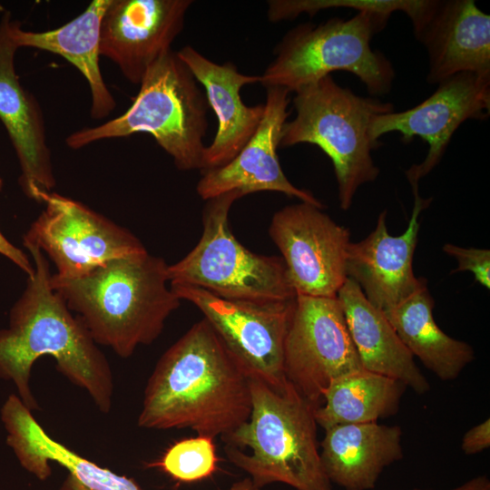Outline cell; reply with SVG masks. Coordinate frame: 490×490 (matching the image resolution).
Masks as SVG:
<instances>
[{
  "label": "cell",
  "mask_w": 490,
  "mask_h": 490,
  "mask_svg": "<svg viewBox=\"0 0 490 490\" xmlns=\"http://www.w3.org/2000/svg\"><path fill=\"white\" fill-rule=\"evenodd\" d=\"M194 305L250 377L273 387L287 383L284 347L295 299L276 302L229 300L201 288L170 285Z\"/></svg>",
  "instance_id": "obj_10"
},
{
  "label": "cell",
  "mask_w": 490,
  "mask_h": 490,
  "mask_svg": "<svg viewBox=\"0 0 490 490\" xmlns=\"http://www.w3.org/2000/svg\"><path fill=\"white\" fill-rule=\"evenodd\" d=\"M176 54L204 87L209 107L218 120L215 137L203 153L201 172L221 167L240 152L262 120L265 105L248 106L240 96L241 87L260 83V76L240 74L231 62L216 64L190 45Z\"/></svg>",
  "instance_id": "obj_19"
},
{
  "label": "cell",
  "mask_w": 490,
  "mask_h": 490,
  "mask_svg": "<svg viewBox=\"0 0 490 490\" xmlns=\"http://www.w3.org/2000/svg\"><path fill=\"white\" fill-rule=\"evenodd\" d=\"M44 204L24 236L56 267L54 275L70 279L88 274L106 262L146 250L131 231L84 204L56 192H44Z\"/></svg>",
  "instance_id": "obj_9"
},
{
  "label": "cell",
  "mask_w": 490,
  "mask_h": 490,
  "mask_svg": "<svg viewBox=\"0 0 490 490\" xmlns=\"http://www.w3.org/2000/svg\"><path fill=\"white\" fill-rule=\"evenodd\" d=\"M214 439L196 436L172 445L156 464L172 478L195 482L211 476L217 470Z\"/></svg>",
  "instance_id": "obj_26"
},
{
  "label": "cell",
  "mask_w": 490,
  "mask_h": 490,
  "mask_svg": "<svg viewBox=\"0 0 490 490\" xmlns=\"http://www.w3.org/2000/svg\"><path fill=\"white\" fill-rule=\"evenodd\" d=\"M266 90L264 115L255 133L227 164L201 172L197 193L207 201L232 191L242 196L277 191L322 208V203L310 191L289 181L279 162L277 149L289 116V92L282 87Z\"/></svg>",
  "instance_id": "obj_15"
},
{
  "label": "cell",
  "mask_w": 490,
  "mask_h": 490,
  "mask_svg": "<svg viewBox=\"0 0 490 490\" xmlns=\"http://www.w3.org/2000/svg\"><path fill=\"white\" fill-rule=\"evenodd\" d=\"M406 386L377 373L360 369L334 379L315 409L322 428L343 424L377 422L399 409Z\"/></svg>",
  "instance_id": "obj_24"
},
{
  "label": "cell",
  "mask_w": 490,
  "mask_h": 490,
  "mask_svg": "<svg viewBox=\"0 0 490 490\" xmlns=\"http://www.w3.org/2000/svg\"><path fill=\"white\" fill-rule=\"evenodd\" d=\"M413 193L412 214L401 235L388 233L387 211H383L374 230L348 247L347 277L353 279L368 300L382 312L394 309L427 282L415 276L413 258L420 226L418 216L429 201L419 196L418 189H413Z\"/></svg>",
  "instance_id": "obj_16"
},
{
  "label": "cell",
  "mask_w": 490,
  "mask_h": 490,
  "mask_svg": "<svg viewBox=\"0 0 490 490\" xmlns=\"http://www.w3.org/2000/svg\"><path fill=\"white\" fill-rule=\"evenodd\" d=\"M11 20L6 12L0 22V120L20 163L24 192L37 201L40 194L52 191L55 178L40 105L15 74L18 47L10 34Z\"/></svg>",
  "instance_id": "obj_17"
},
{
  "label": "cell",
  "mask_w": 490,
  "mask_h": 490,
  "mask_svg": "<svg viewBox=\"0 0 490 490\" xmlns=\"http://www.w3.org/2000/svg\"><path fill=\"white\" fill-rule=\"evenodd\" d=\"M250 410V376L202 318L157 361L137 422L142 428H189L214 439L246 422Z\"/></svg>",
  "instance_id": "obj_1"
},
{
  "label": "cell",
  "mask_w": 490,
  "mask_h": 490,
  "mask_svg": "<svg viewBox=\"0 0 490 490\" xmlns=\"http://www.w3.org/2000/svg\"><path fill=\"white\" fill-rule=\"evenodd\" d=\"M427 282L394 309L383 312L413 356L438 378L449 381L475 359L473 348L446 335L433 317Z\"/></svg>",
  "instance_id": "obj_23"
},
{
  "label": "cell",
  "mask_w": 490,
  "mask_h": 490,
  "mask_svg": "<svg viewBox=\"0 0 490 490\" xmlns=\"http://www.w3.org/2000/svg\"><path fill=\"white\" fill-rule=\"evenodd\" d=\"M111 0H93L77 17L50 31L30 32L11 20L10 34L17 47H34L64 57L85 77L91 91V116L103 119L115 108L99 65L100 27Z\"/></svg>",
  "instance_id": "obj_22"
},
{
  "label": "cell",
  "mask_w": 490,
  "mask_h": 490,
  "mask_svg": "<svg viewBox=\"0 0 490 490\" xmlns=\"http://www.w3.org/2000/svg\"><path fill=\"white\" fill-rule=\"evenodd\" d=\"M250 415L220 437L228 459L260 488L283 483L295 490H333L322 467L316 407L287 380L277 387L250 377Z\"/></svg>",
  "instance_id": "obj_4"
},
{
  "label": "cell",
  "mask_w": 490,
  "mask_h": 490,
  "mask_svg": "<svg viewBox=\"0 0 490 490\" xmlns=\"http://www.w3.org/2000/svg\"><path fill=\"white\" fill-rule=\"evenodd\" d=\"M301 201L274 213L269 233L297 295L337 297L347 279L349 230Z\"/></svg>",
  "instance_id": "obj_12"
},
{
  "label": "cell",
  "mask_w": 490,
  "mask_h": 490,
  "mask_svg": "<svg viewBox=\"0 0 490 490\" xmlns=\"http://www.w3.org/2000/svg\"><path fill=\"white\" fill-rule=\"evenodd\" d=\"M337 297L362 368L397 379L417 394L430 390V385L414 361L385 314L372 305L351 279Z\"/></svg>",
  "instance_id": "obj_21"
},
{
  "label": "cell",
  "mask_w": 490,
  "mask_h": 490,
  "mask_svg": "<svg viewBox=\"0 0 490 490\" xmlns=\"http://www.w3.org/2000/svg\"><path fill=\"white\" fill-rule=\"evenodd\" d=\"M168 264L147 250L112 260L70 279L50 284L83 322L97 345L121 358L152 344L181 305L168 279Z\"/></svg>",
  "instance_id": "obj_3"
},
{
  "label": "cell",
  "mask_w": 490,
  "mask_h": 490,
  "mask_svg": "<svg viewBox=\"0 0 490 490\" xmlns=\"http://www.w3.org/2000/svg\"><path fill=\"white\" fill-rule=\"evenodd\" d=\"M410 490H425L421 488H413ZM451 490H490V481L485 475H478L469 479L461 485Z\"/></svg>",
  "instance_id": "obj_30"
},
{
  "label": "cell",
  "mask_w": 490,
  "mask_h": 490,
  "mask_svg": "<svg viewBox=\"0 0 490 490\" xmlns=\"http://www.w3.org/2000/svg\"><path fill=\"white\" fill-rule=\"evenodd\" d=\"M241 197L232 191L206 201L201 239L185 257L168 265L169 284L198 287L229 300L295 299L282 258L254 253L232 233L229 213Z\"/></svg>",
  "instance_id": "obj_8"
},
{
  "label": "cell",
  "mask_w": 490,
  "mask_h": 490,
  "mask_svg": "<svg viewBox=\"0 0 490 490\" xmlns=\"http://www.w3.org/2000/svg\"><path fill=\"white\" fill-rule=\"evenodd\" d=\"M436 0H275L269 1L268 17L271 22L292 20L302 13L313 15L328 8H351L391 15L405 13L412 22L414 34L425 24Z\"/></svg>",
  "instance_id": "obj_25"
},
{
  "label": "cell",
  "mask_w": 490,
  "mask_h": 490,
  "mask_svg": "<svg viewBox=\"0 0 490 490\" xmlns=\"http://www.w3.org/2000/svg\"><path fill=\"white\" fill-rule=\"evenodd\" d=\"M437 85L433 94L413 108L376 114L370 121L369 132L375 141L397 132L404 143L416 136L427 142L429 149L424 161L406 172L412 189L418 188L419 181L439 163L463 122L485 120L490 113V77L462 73Z\"/></svg>",
  "instance_id": "obj_13"
},
{
  "label": "cell",
  "mask_w": 490,
  "mask_h": 490,
  "mask_svg": "<svg viewBox=\"0 0 490 490\" xmlns=\"http://www.w3.org/2000/svg\"><path fill=\"white\" fill-rule=\"evenodd\" d=\"M60 490H90L81 484L74 476L68 475L61 485Z\"/></svg>",
  "instance_id": "obj_31"
},
{
  "label": "cell",
  "mask_w": 490,
  "mask_h": 490,
  "mask_svg": "<svg viewBox=\"0 0 490 490\" xmlns=\"http://www.w3.org/2000/svg\"><path fill=\"white\" fill-rule=\"evenodd\" d=\"M390 15L362 11L344 19L331 17L315 24L290 29L274 50L275 57L260 75L265 88L282 87L289 93L335 71L356 75L373 96L390 92L396 76L392 63L371 40L387 25Z\"/></svg>",
  "instance_id": "obj_7"
},
{
  "label": "cell",
  "mask_w": 490,
  "mask_h": 490,
  "mask_svg": "<svg viewBox=\"0 0 490 490\" xmlns=\"http://www.w3.org/2000/svg\"><path fill=\"white\" fill-rule=\"evenodd\" d=\"M208 109L205 93L191 72L170 50L147 69L126 112L101 125L73 132L65 142L77 150L100 140L146 132L180 171H201Z\"/></svg>",
  "instance_id": "obj_5"
},
{
  "label": "cell",
  "mask_w": 490,
  "mask_h": 490,
  "mask_svg": "<svg viewBox=\"0 0 490 490\" xmlns=\"http://www.w3.org/2000/svg\"><path fill=\"white\" fill-rule=\"evenodd\" d=\"M402 429L377 422L325 429L320 460L328 480L345 490H371L384 469L403 458Z\"/></svg>",
  "instance_id": "obj_20"
},
{
  "label": "cell",
  "mask_w": 490,
  "mask_h": 490,
  "mask_svg": "<svg viewBox=\"0 0 490 490\" xmlns=\"http://www.w3.org/2000/svg\"><path fill=\"white\" fill-rule=\"evenodd\" d=\"M363 369L338 297L297 295L284 347V375L316 407L330 383Z\"/></svg>",
  "instance_id": "obj_11"
},
{
  "label": "cell",
  "mask_w": 490,
  "mask_h": 490,
  "mask_svg": "<svg viewBox=\"0 0 490 490\" xmlns=\"http://www.w3.org/2000/svg\"><path fill=\"white\" fill-rule=\"evenodd\" d=\"M490 446V419L471 427L463 436L461 449L466 455L480 453Z\"/></svg>",
  "instance_id": "obj_28"
},
{
  "label": "cell",
  "mask_w": 490,
  "mask_h": 490,
  "mask_svg": "<svg viewBox=\"0 0 490 490\" xmlns=\"http://www.w3.org/2000/svg\"><path fill=\"white\" fill-rule=\"evenodd\" d=\"M296 116L286 122L280 147L310 143L331 160L342 210H348L358 189L375 181L379 169L372 152L380 144L369 132L371 118L394 111L390 103L362 97L327 75L295 92Z\"/></svg>",
  "instance_id": "obj_6"
},
{
  "label": "cell",
  "mask_w": 490,
  "mask_h": 490,
  "mask_svg": "<svg viewBox=\"0 0 490 490\" xmlns=\"http://www.w3.org/2000/svg\"><path fill=\"white\" fill-rule=\"evenodd\" d=\"M443 250L457 261V267L451 273L470 271L475 279L486 289L490 288V250L475 248H463L446 243Z\"/></svg>",
  "instance_id": "obj_27"
},
{
  "label": "cell",
  "mask_w": 490,
  "mask_h": 490,
  "mask_svg": "<svg viewBox=\"0 0 490 490\" xmlns=\"http://www.w3.org/2000/svg\"><path fill=\"white\" fill-rule=\"evenodd\" d=\"M415 36L427 53L429 84L462 73L490 77V16L474 0H437Z\"/></svg>",
  "instance_id": "obj_18"
},
{
  "label": "cell",
  "mask_w": 490,
  "mask_h": 490,
  "mask_svg": "<svg viewBox=\"0 0 490 490\" xmlns=\"http://www.w3.org/2000/svg\"><path fill=\"white\" fill-rule=\"evenodd\" d=\"M24 247L32 255L34 273L10 310L8 327L0 329V378L15 384L29 410H38L30 387L31 371L39 358L50 356L57 370L84 389L106 414L113 397L110 364L83 322L53 289L44 254L34 246Z\"/></svg>",
  "instance_id": "obj_2"
},
{
  "label": "cell",
  "mask_w": 490,
  "mask_h": 490,
  "mask_svg": "<svg viewBox=\"0 0 490 490\" xmlns=\"http://www.w3.org/2000/svg\"><path fill=\"white\" fill-rule=\"evenodd\" d=\"M2 185H3V181H2V179H1V177H0V191H1V189H2Z\"/></svg>",
  "instance_id": "obj_32"
},
{
  "label": "cell",
  "mask_w": 490,
  "mask_h": 490,
  "mask_svg": "<svg viewBox=\"0 0 490 490\" xmlns=\"http://www.w3.org/2000/svg\"><path fill=\"white\" fill-rule=\"evenodd\" d=\"M0 254L6 257L26 275L30 277L34 273V264L29 260L28 256L22 250L13 245L3 235L0 230Z\"/></svg>",
  "instance_id": "obj_29"
},
{
  "label": "cell",
  "mask_w": 490,
  "mask_h": 490,
  "mask_svg": "<svg viewBox=\"0 0 490 490\" xmlns=\"http://www.w3.org/2000/svg\"><path fill=\"white\" fill-rule=\"evenodd\" d=\"M191 0H111L100 27V55L140 84L147 69L172 50Z\"/></svg>",
  "instance_id": "obj_14"
}]
</instances>
